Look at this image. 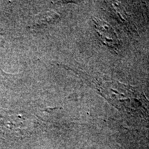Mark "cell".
<instances>
[{"label":"cell","mask_w":149,"mask_h":149,"mask_svg":"<svg viewBox=\"0 0 149 149\" xmlns=\"http://www.w3.org/2000/svg\"><path fill=\"white\" fill-rule=\"evenodd\" d=\"M93 21L94 22L97 34L102 43L115 52L118 51L120 40L113 27L109 23L99 18L94 17Z\"/></svg>","instance_id":"obj_2"},{"label":"cell","mask_w":149,"mask_h":149,"mask_svg":"<svg viewBox=\"0 0 149 149\" xmlns=\"http://www.w3.org/2000/svg\"><path fill=\"white\" fill-rule=\"evenodd\" d=\"M97 88L109 103L122 111L134 113L144 105V96L130 85L112 80L100 81Z\"/></svg>","instance_id":"obj_1"},{"label":"cell","mask_w":149,"mask_h":149,"mask_svg":"<svg viewBox=\"0 0 149 149\" xmlns=\"http://www.w3.org/2000/svg\"><path fill=\"white\" fill-rule=\"evenodd\" d=\"M57 17V15L53 12H46L45 14L41 15L38 16V18L37 19L36 25L40 26V24H46V22H51L52 21L55 20V19Z\"/></svg>","instance_id":"obj_3"}]
</instances>
